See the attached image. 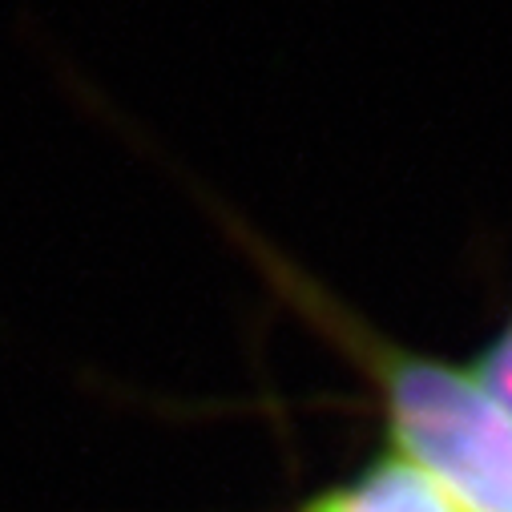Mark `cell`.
Returning <instances> with one entry per match:
<instances>
[{
  "label": "cell",
  "mask_w": 512,
  "mask_h": 512,
  "mask_svg": "<svg viewBox=\"0 0 512 512\" xmlns=\"http://www.w3.org/2000/svg\"><path fill=\"white\" fill-rule=\"evenodd\" d=\"M367 359L400 456L464 512H512V416L480 379L396 347H375Z\"/></svg>",
  "instance_id": "cell-1"
},
{
  "label": "cell",
  "mask_w": 512,
  "mask_h": 512,
  "mask_svg": "<svg viewBox=\"0 0 512 512\" xmlns=\"http://www.w3.org/2000/svg\"><path fill=\"white\" fill-rule=\"evenodd\" d=\"M311 512H464L436 480L400 452L371 464L351 488L331 492Z\"/></svg>",
  "instance_id": "cell-2"
},
{
  "label": "cell",
  "mask_w": 512,
  "mask_h": 512,
  "mask_svg": "<svg viewBox=\"0 0 512 512\" xmlns=\"http://www.w3.org/2000/svg\"><path fill=\"white\" fill-rule=\"evenodd\" d=\"M472 375L480 379V388L512 416V315L500 327V335L488 343V351L480 355V363H476Z\"/></svg>",
  "instance_id": "cell-3"
}]
</instances>
